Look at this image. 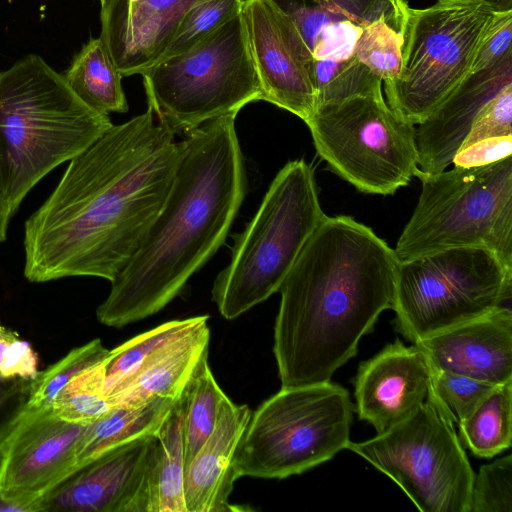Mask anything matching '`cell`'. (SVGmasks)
I'll use <instances>...</instances> for the list:
<instances>
[{"instance_id": "6da1fadb", "label": "cell", "mask_w": 512, "mask_h": 512, "mask_svg": "<svg viewBox=\"0 0 512 512\" xmlns=\"http://www.w3.org/2000/svg\"><path fill=\"white\" fill-rule=\"evenodd\" d=\"M182 141L150 107L113 125L69 161L24 224V277L45 283L89 276L112 281L127 265L172 185Z\"/></svg>"}, {"instance_id": "7a4b0ae2", "label": "cell", "mask_w": 512, "mask_h": 512, "mask_svg": "<svg viewBox=\"0 0 512 512\" xmlns=\"http://www.w3.org/2000/svg\"><path fill=\"white\" fill-rule=\"evenodd\" d=\"M398 258L351 216H325L280 289L273 353L281 387L330 381L392 309Z\"/></svg>"}, {"instance_id": "3957f363", "label": "cell", "mask_w": 512, "mask_h": 512, "mask_svg": "<svg viewBox=\"0 0 512 512\" xmlns=\"http://www.w3.org/2000/svg\"><path fill=\"white\" fill-rule=\"evenodd\" d=\"M236 116L205 122L182 141L158 215L96 309L101 324L121 328L158 313L224 244L248 188Z\"/></svg>"}, {"instance_id": "277c9868", "label": "cell", "mask_w": 512, "mask_h": 512, "mask_svg": "<svg viewBox=\"0 0 512 512\" xmlns=\"http://www.w3.org/2000/svg\"><path fill=\"white\" fill-rule=\"evenodd\" d=\"M112 126L38 55L0 72V199L11 217L40 180Z\"/></svg>"}, {"instance_id": "5b68a950", "label": "cell", "mask_w": 512, "mask_h": 512, "mask_svg": "<svg viewBox=\"0 0 512 512\" xmlns=\"http://www.w3.org/2000/svg\"><path fill=\"white\" fill-rule=\"evenodd\" d=\"M325 216L313 168L304 159L286 163L214 281L212 300L220 314L232 320L278 292Z\"/></svg>"}, {"instance_id": "8992f818", "label": "cell", "mask_w": 512, "mask_h": 512, "mask_svg": "<svg viewBox=\"0 0 512 512\" xmlns=\"http://www.w3.org/2000/svg\"><path fill=\"white\" fill-rule=\"evenodd\" d=\"M422 190L394 249L407 261L453 247H482L512 267V156L419 179Z\"/></svg>"}, {"instance_id": "52a82bcc", "label": "cell", "mask_w": 512, "mask_h": 512, "mask_svg": "<svg viewBox=\"0 0 512 512\" xmlns=\"http://www.w3.org/2000/svg\"><path fill=\"white\" fill-rule=\"evenodd\" d=\"M349 392L331 381L281 389L252 411L237 446V478L285 479L332 459L350 442Z\"/></svg>"}, {"instance_id": "ba28073f", "label": "cell", "mask_w": 512, "mask_h": 512, "mask_svg": "<svg viewBox=\"0 0 512 512\" xmlns=\"http://www.w3.org/2000/svg\"><path fill=\"white\" fill-rule=\"evenodd\" d=\"M148 107L171 132L189 134L210 120L262 100L242 11L188 51L142 74Z\"/></svg>"}, {"instance_id": "9c48e42d", "label": "cell", "mask_w": 512, "mask_h": 512, "mask_svg": "<svg viewBox=\"0 0 512 512\" xmlns=\"http://www.w3.org/2000/svg\"><path fill=\"white\" fill-rule=\"evenodd\" d=\"M495 14L482 0H437L426 8L409 7L401 70L384 83L390 108L413 125L425 120L471 75Z\"/></svg>"}, {"instance_id": "30bf717a", "label": "cell", "mask_w": 512, "mask_h": 512, "mask_svg": "<svg viewBox=\"0 0 512 512\" xmlns=\"http://www.w3.org/2000/svg\"><path fill=\"white\" fill-rule=\"evenodd\" d=\"M512 267L482 247H453L399 261L395 330L412 344L511 300Z\"/></svg>"}, {"instance_id": "8fae6325", "label": "cell", "mask_w": 512, "mask_h": 512, "mask_svg": "<svg viewBox=\"0 0 512 512\" xmlns=\"http://www.w3.org/2000/svg\"><path fill=\"white\" fill-rule=\"evenodd\" d=\"M306 125L318 156L360 192L391 195L419 175L415 125L382 87L316 105Z\"/></svg>"}, {"instance_id": "7c38bea8", "label": "cell", "mask_w": 512, "mask_h": 512, "mask_svg": "<svg viewBox=\"0 0 512 512\" xmlns=\"http://www.w3.org/2000/svg\"><path fill=\"white\" fill-rule=\"evenodd\" d=\"M454 421L429 390L407 418L346 449L391 478L422 512H470L474 472Z\"/></svg>"}, {"instance_id": "4fadbf2b", "label": "cell", "mask_w": 512, "mask_h": 512, "mask_svg": "<svg viewBox=\"0 0 512 512\" xmlns=\"http://www.w3.org/2000/svg\"><path fill=\"white\" fill-rule=\"evenodd\" d=\"M242 16L262 100L306 123L316 105L313 58L296 24L276 0H244Z\"/></svg>"}, {"instance_id": "5bb4252c", "label": "cell", "mask_w": 512, "mask_h": 512, "mask_svg": "<svg viewBox=\"0 0 512 512\" xmlns=\"http://www.w3.org/2000/svg\"><path fill=\"white\" fill-rule=\"evenodd\" d=\"M154 434L112 447L76 466L37 500V512H147Z\"/></svg>"}, {"instance_id": "9a60e30c", "label": "cell", "mask_w": 512, "mask_h": 512, "mask_svg": "<svg viewBox=\"0 0 512 512\" xmlns=\"http://www.w3.org/2000/svg\"><path fill=\"white\" fill-rule=\"evenodd\" d=\"M88 423L63 420L52 408L30 407L0 452L1 493L12 500L37 501L77 466Z\"/></svg>"}, {"instance_id": "2e32d148", "label": "cell", "mask_w": 512, "mask_h": 512, "mask_svg": "<svg viewBox=\"0 0 512 512\" xmlns=\"http://www.w3.org/2000/svg\"><path fill=\"white\" fill-rule=\"evenodd\" d=\"M355 411L377 434L411 415L427 398L430 365L416 346L396 339L362 362L353 380Z\"/></svg>"}, {"instance_id": "e0dca14e", "label": "cell", "mask_w": 512, "mask_h": 512, "mask_svg": "<svg viewBox=\"0 0 512 512\" xmlns=\"http://www.w3.org/2000/svg\"><path fill=\"white\" fill-rule=\"evenodd\" d=\"M194 0H103L102 40L123 77L159 62Z\"/></svg>"}, {"instance_id": "ac0fdd59", "label": "cell", "mask_w": 512, "mask_h": 512, "mask_svg": "<svg viewBox=\"0 0 512 512\" xmlns=\"http://www.w3.org/2000/svg\"><path fill=\"white\" fill-rule=\"evenodd\" d=\"M433 368L493 385L512 379V311L500 306L416 342Z\"/></svg>"}, {"instance_id": "d6986e66", "label": "cell", "mask_w": 512, "mask_h": 512, "mask_svg": "<svg viewBox=\"0 0 512 512\" xmlns=\"http://www.w3.org/2000/svg\"><path fill=\"white\" fill-rule=\"evenodd\" d=\"M512 84V54L496 66L471 74L425 120L415 126L418 179L452 164L480 109Z\"/></svg>"}, {"instance_id": "ffe728a7", "label": "cell", "mask_w": 512, "mask_h": 512, "mask_svg": "<svg viewBox=\"0 0 512 512\" xmlns=\"http://www.w3.org/2000/svg\"><path fill=\"white\" fill-rule=\"evenodd\" d=\"M248 405L227 395L220 403L215 427L185 467L184 498L187 512H227L240 508L229 503L238 479L235 453L250 419Z\"/></svg>"}, {"instance_id": "44dd1931", "label": "cell", "mask_w": 512, "mask_h": 512, "mask_svg": "<svg viewBox=\"0 0 512 512\" xmlns=\"http://www.w3.org/2000/svg\"><path fill=\"white\" fill-rule=\"evenodd\" d=\"M208 319L158 348L108 397L113 405L137 404L154 397L178 399L197 363L209 350Z\"/></svg>"}, {"instance_id": "7402d4cb", "label": "cell", "mask_w": 512, "mask_h": 512, "mask_svg": "<svg viewBox=\"0 0 512 512\" xmlns=\"http://www.w3.org/2000/svg\"><path fill=\"white\" fill-rule=\"evenodd\" d=\"M183 409L175 400L154 434L147 478V512H187L184 498Z\"/></svg>"}, {"instance_id": "603a6c76", "label": "cell", "mask_w": 512, "mask_h": 512, "mask_svg": "<svg viewBox=\"0 0 512 512\" xmlns=\"http://www.w3.org/2000/svg\"><path fill=\"white\" fill-rule=\"evenodd\" d=\"M174 402L154 397L137 404L114 405L106 414L87 424L77 451V466L112 447L155 434Z\"/></svg>"}, {"instance_id": "cb8c5ba5", "label": "cell", "mask_w": 512, "mask_h": 512, "mask_svg": "<svg viewBox=\"0 0 512 512\" xmlns=\"http://www.w3.org/2000/svg\"><path fill=\"white\" fill-rule=\"evenodd\" d=\"M63 77L74 94L92 110L108 116L128 111L121 83L123 76L99 37L91 38L81 48Z\"/></svg>"}, {"instance_id": "d4e9b609", "label": "cell", "mask_w": 512, "mask_h": 512, "mask_svg": "<svg viewBox=\"0 0 512 512\" xmlns=\"http://www.w3.org/2000/svg\"><path fill=\"white\" fill-rule=\"evenodd\" d=\"M463 447L478 458H492L512 443V379L496 385L480 404L458 423Z\"/></svg>"}, {"instance_id": "484cf974", "label": "cell", "mask_w": 512, "mask_h": 512, "mask_svg": "<svg viewBox=\"0 0 512 512\" xmlns=\"http://www.w3.org/2000/svg\"><path fill=\"white\" fill-rule=\"evenodd\" d=\"M205 353L189 377L179 400L183 409L185 467L212 433L222 398Z\"/></svg>"}, {"instance_id": "4316f807", "label": "cell", "mask_w": 512, "mask_h": 512, "mask_svg": "<svg viewBox=\"0 0 512 512\" xmlns=\"http://www.w3.org/2000/svg\"><path fill=\"white\" fill-rule=\"evenodd\" d=\"M207 318L209 316L204 315L167 321L110 350L103 362V394L109 397L131 378L158 348Z\"/></svg>"}, {"instance_id": "83f0119b", "label": "cell", "mask_w": 512, "mask_h": 512, "mask_svg": "<svg viewBox=\"0 0 512 512\" xmlns=\"http://www.w3.org/2000/svg\"><path fill=\"white\" fill-rule=\"evenodd\" d=\"M311 76L316 105L368 93L383 84L355 56L340 61L312 59Z\"/></svg>"}, {"instance_id": "f1b7e54d", "label": "cell", "mask_w": 512, "mask_h": 512, "mask_svg": "<svg viewBox=\"0 0 512 512\" xmlns=\"http://www.w3.org/2000/svg\"><path fill=\"white\" fill-rule=\"evenodd\" d=\"M103 362L82 371L61 389L51 405L58 417L74 423H88L114 406L103 394Z\"/></svg>"}, {"instance_id": "f546056e", "label": "cell", "mask_w": 512, "mask_h": 512, "mask_svg": "<svg viewBox=\"0 0 512 512\" xmlns=\"http://www.w3.org/2000/svg\"><path fill=\"white\" fill-rule=\"evenodd\" d=\"M109 351L96 338L73 348L59 361L39 371L33 381L29 408H51L57 394L73 377L103 362Z\"/></svg>"}, {"instance_id": "4dcf8cb0", "label": "cell", "mask_w": 512, "mask_h": 512, "mask_svg": "<svg viewBox=\"0 0 512 512\" xmlns=\"http://www.w3.org/2000/svg\"><path fill=\"white\" fill-rule=\"evenodd\" d=\"M243 3L244 0H194L159 62L191 49L228 20L241 13Z\"/></svg>"}, {"instance_id": "1f68e13d", "label": "cell", "mask_w": 512, "mask_h": 512, "mask_svg": "<svg viewBox=\"0 0 512 512\" xmlns=\"http://www.w3.org/2000/svg\"><path fill=\"white\" fill-rule=\"evenodd\" d=\"M403 41L402 33L379 20L362 29L354 56L382 83H388L400 73Z\"/></svg>"}, {"instance_id": "d6a6232c", "label": "cell", "mask_w": 512, "mask_h": 512, "mask_svg": "<svg viewBox=\"0 0 512 512\" xmlns=\"http://www.w3.org/2000/svg\"><path fill=\"white\" fill-rule=\"evenodd\" d=\"M431 390L457 424L465 419L496 385L430 366Z\"/></svg>"}, {"instance_id": "836d02e7", "label": "cell", "mask_w": 512, "mask_h": 512, "mask_svg": "<svg viewBox=\"0 0 512 512\" xmlns=\"http://www.w3.org/2000/svg\"><path fill=\"white\" fill-rule=\"evenodd\" d=\"M470 512H512V455L481 466L474 476Z\"/></svg>"}, {"instance_id": "e575fe53", "label": "cell", "mask_w": 512, "mask_h": 512, "mask_svg": "<svg viewBox=\"0 0 512 512\" xmlns=\"http://www.w3.org/2000/svg\"><path fill=\"white\" fill-rule=\"evenodd\" d=\"M313 2L362 28L381 20L402 34L410 7L407 0H313Z\"/></svg>"}, {"instance_id": "d590c367", "label": "cell", "mask_w": 512, "mask_h": 512, "mask_svg": "<svg viewBox=\"0 0 512 512\" xmlns=\"http://www.w3.org/2000/svg\"><path fill=\"white\" fill-rule=\"evenodd\" d=\"M501 136H512V84L504 87L480 109L460 148Z\"/></svg>"}, {"instance_id": "8d00e7d4", "label": "cell", "mask_w": 512, "mask_h": 512, "mask_svg": "<svg viewBox=\"0 0 512 512\" xmlns=\"http://www.w3.org/2000/svg\"><path fill=\"white\" fill-rule=\"evenodd\" d=\"M33 381L0 374V452L29 409Z\"/></svg>"}, {"instance_id": "74e56055", "label": "cell", "mask_w": 512, "mask_h": 512, "mask_svg": "<svg viewBox=\"0 0 512 512\" xmlns=\"http://www.w3.org/2000/svg\"><path fill=\"white\" fill-rule=\"evenodd\" d=\"M362 27L342 19L325 26L313 43L311 54L314 60H345L354 56Z\"/></svg>"}, {"instance_id": "f35d334b", "label": "cell", "mask_w": 512, "mask_h": 512, "mask_svg": "<svg viewBox=\"0 0 512 512\" xmlns=\"http://www.w3.org/2000/svg\"><path fill=\"white\" fill-rule=\"evenodd\" d=\"M512 11L498 12L477 51L471 74L490 69L512 54Z\"/></svg>"}, {"instance_id": "ab89813d", "label": "cell", "mask_w": 512, "mask_h": 512, "mask_svg": "<svg viewBox=\"0 0 512 512\" xmlns=\"http://www.w3.org/2000/svg\"><path fill=\"white\" fill-rule=\"evenodd\" d=\"M512 156V136L492 137L460 148L453 157L455 167L488 165Z\"/></svg>"}, {"instance_id": "60d3db41", "label": "cell", "mask_w": 512, "mask_h": 512, "mask_svg": "<svg viewBox=\"0 0 512 512\" xmlns=\"http://www.w3.org/2000/svg\"><path fill=\"white\" fill-rule=\"evenodd\" d=\"M284 9L296 24L310 51L314 41L325 26L343 19L328 12L317 4L309 6L305 4L289 3L287 8Z\"/></svg>"}, {"instance_id": "b9f144b4", "label": "cell", "mask_w": 512, "mask_h": 512, "mask_svg": "<svg viewBox=\"0 0 512 512\" xmlns=\"http://www.w3.org/2000/svg\"><path fill=\"white\" fill-rule=\"evenodd\" d=\"M38 372L36 353L27 341L17 337L7 349L0 374L5 378L34 379Z\"/></svg>"}, {"instance_id": "7bdbcfd3", "label": "cell", "mask_w": 512, "mask_h": 512, "mask_svg": "<svg viewBox=\"0 0 512 512\" xmlns=\"http://www.w3.org/2000/svg\"><path fill=\"white\" fill-rule=\"evenodd\" d=\"M0 512H37V501L26 502L8 499L0 491Z\"/></svg>"}, {"instance_id": "ee69618b", "label": "cell", "mask_w": 512, "mask_h": 512, "mask_svg": "<svg viewBox=\"0 0 512 512\" xmlns=\"http://www.w3.org/2000/svg\"><path fill=\"white\" fill-rule=\"evenodd\" d=\"M11 215L8 208L0 199V244L3 243L7 238V231Z\"/></svg>"}, {"instance_id": "f6af8a7d", "label": "cell", "mask_w": 512, "mask_h": 512, "mask_svg": "<svg viewBox=\"0 0 512 512\" xmlns=\"http://www.w3.org/2000/svg\"><path fill=\"white\" fill-rule=\"evenodd\" d=\"M490 8L498 13V12H508L512 11V0H482Z\"/></svg>"}, {"instance_id": "bcb514c9", "label": "cell", "mask_w": 512, "mask_h": 512, "mask_svg": "<svg viewBox=\"0 0 512 512\" xmlns=\"http://www.w3.org/2000/svg\"><path fill=\"white\" fill-rule=\"evenodd\" d=\"M101 1H103V0H99V2H101Z\"/></svg>"}]
</instances>
